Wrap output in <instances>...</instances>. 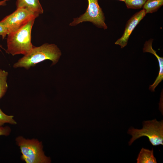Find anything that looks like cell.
Returning <instances> with one entry per match:
<instances>
[{"label": "cell", "instance_id": "1", "mask_svg": "<svg viewBox=\"0 0 163 163\" xmlns=\"http://www.w3.org/2000/svg\"><path fill=\"white\" fill-rule=\"evenodd\" d=\"M61 55V51L57 45L46 43L39 46H34L13 66L14 68L23 67L28 69L31 67L46 60L51 61L52 65H53L58 62Z\"/></svg>", "mask_w": 163, "mask_h": 163}, {"label": "cell", "instance_id": "2", "mask_svg": "<svg viewBox=\"0 0 163 163\" xmlns=\"http://www.w3.org/2000/svg\"><path fill=\"white\" fill-rule=\"evenodd\" d=\"M35 20L28 22L16 32L7 35L6 53L12 56L20 54L24 55L33 48L31 34Z\"/></svg>", "mask_w": 163, "mask_h": 163}, {"label": "cell", "instance_id": "3", "mask_svg": "<svg viewBox=\"0 0 163 163\" xmlns=\"http://www.w3.org/2000/svg\"><path fill=\"white\" fill-rule=\"evenodd\" d=\"M16 141L22 154L21 158L26 163L50 162V158L45 155L43 151L42 143L38 140L19 136Z\"/></svg>", "mask_w": 163, "mask_h": 163}, {"label": "cell", "instance_id": "4", "mask_svg": "<svg viewBox=\"0 0 163 163\" xmlns=\"http://www.w3.org/2000/svg\"><path fill=\"white\" fill-rule=\"evenodd\" d=\"M143 126L141 129L131 128L127 133L132 136L129 142L131 145L136 139L142 136L148 138L149 141L153 146L163 145V121H158L156 119L143 121Z\"/></svg>", "mask_w": 163, "mask_h": 163}, {"label": "cell", "instance_id": "5", "mask_svg": "<svg viewBox=\"0 0 163 163\" xmlns=\"http://www.w3.org/2000/svg\"><path fill=\"white\" fill-rule=\"evenodd\" d=\"M39 14L25 8H19L0 22L6 28L9 34L16 32L28 22L35 20Z\"/></svg>", "mask_w": 163, "mask_h": 163}, {"label": "cell", "instance_id": "6", "mask_svg": "<svg viewBox=\"0 0 163 163\" xmlns=\"http://www.w3.org/2000/svg\"><path fill=\"white\" fill-rule=\"evenodd\" d=\"M88 5L85 12L79 17L74 18L69 26H73L84 22H90L98 28L106 29L105 18L98 0H88Z\"/></svg>", "mask_w": 163, "mask_h": 163}, {"label": "cell", "instance_id": "7", "mask_svg": "<svg viewBox=\"0 0 163 163\" xmlns=\"http://www.w3.org/2000/svg\"><path fill=\"white\" fill-rule=\"evenodd\" d=\"M146 14L143 9L135 14L127 21L122 36L117 40L115 44L120 45L121 48L126 46L133 30Z\"/></svg>", "mask_w": 163, "mask_h": 163}, {"label": "cell", "instance_id": "8", "mask_svg": "<svg viewBox=\"0 0 163 163\" xmlns=\"http://www.w3.org/2000/svg\"><path fill=\"white\" fill-rule=\"evenodd\" d=\"M152 43L150 41L145 43L143 49L144 53H149L153 54L157 59L159 63V71L158 76L154 83L149 86V90L152 92L155 91V89L163 79V58L160 57L156 53V51L154 50L152 47Z\"/></svg>", "mask_w": 163, "mask_h": 163}, {"label": "cell", "instance_id": "9", "mask_svg": "<svg viewBox=\"0 0 163 163\" xmlns=\"http://www.w3.org/2000/svg\"><path fill=\"white\" fill-rule=\"evenodd\" d=\"M16 5V8H25L39 14L43 12L39 0H17Z\"/></svg>", "mask_w": 163, "mask_h": 163}, {"label": "cell", "instance_id": "10", "mask_svg": "<svg viewBox=\"0 0 163 163\" xmlns=\"http://www.w3.org/2000/svg\"><path fill=\"white\" fill-rule=\"evenodd\" d=\"M137 163H156V159L154 156L153 150L142 148L136 159Z\"/></svg>", "mask_w": 163, "mask_h": 163}, {"label": "cell", "instance_id": "11", "mask_svg": "<svg viewBox=\"0 0 163 163\" xmlns=\"http://www.w3.org/2000/svg\"><path fill=\"white\" fill-rule=\"evenodd\" d=\"M163 5V0H147L142 8L146 14L157 11Z\"/></svg>", "mask_w": 163, "mask_h": 163}, {"label": "cell", "instance_id": "12", "mask_svg": "<svg viewBox=\"0 0 163 163\" xmlns=\"http://www.w3.org/2000/svg\"><path fill=\"white\" fill-rule=\"evenodd\" d=\"M8 72L0 69V99L5 94L8 88L7 82Z\"/></svg>", "mask_w": 163, "mask_h": 163}, {"label": "cell", "instance_id": "13", "mask_svg": "<svg viewBox=\"0 0 163 163\" xmlns=\"http://www.w3.org/2000/svg\"><path fill=\"white\" fill-rule=\"evenodd\" d=\"M147 0H125L124 2L128 8L139 9L142 7Z\"/></svg>", "mask_w": 163, "mask_h": 163}, {"label": "cell", "instance_id": "14", "mask_svg": "<svg viewBox=\"0 0 163 163\" xmlns=\"http://www.w3.org/2000/svg\"><path fill=\"white\" fill-rule=\"evenodd\" d=\"M13 117V116L8 115L5 113L0 108V126H2L6 123L16 124L17 123Z\"/></svg>", "mask_w": 163, "mask_h": 163}, {"label": "cell", "instance_id": "15", "mask_svg": "<svg viewBox=\"0 0 163 163\" xmlns=\"http://www.w3.org/2000/svg\"><path fill=\"white\" fill-rule=\"evenodd\" d=\"M11 132V129L9 127L0 126V136H8Z\"/></svg>", "mask_w": 163, "mask_h": 163}, {"label": "cell", "instance_id": "16", "mask_svg": "<svg viewBox=\"0 0 163 163\" xmlns=\"http://www.w3.org/2000/svg\"><path fill=\"white\" fill-rule=\"evenodd\" d=\"M8 34L6 28L0 22V35L1 36L2 39H4Z\"/></svg>", "mask_w": 163, "mask_h": 163}, {"label": "cell", "instance_id": "17", "mask_svg": "<svg viewBox=\"0 0 163 163\" xmlns=\"http://www.w3.org/2000/svg\"><path fill=\"white\" fill-rule=\"evenodd\" d=\"M10 0H3L0 1V7L1 6H5L6 5V2Z\"/></svg>", "mask_w": 163, "mask_h": 163}, {"label": "cell", "instance_id": "18", "mask_svg": "<svg viewBox=\"0 0 163 163\" xmlns=\"http://www.w3.org/2000/svg\"><path fill=\"white\" fill-rule=\"evenodd\" d=\"M0 48H2V46L0 45Z\"/></svg>", "mask_w": 163, "mask_h": 163}, {"label": "cell", "instance_id": "19", "mask_svg": "<svg viewBox=\"0 0 163 163\" xmlns=\"http://www.w3.org/2000/svg\"><path fill=\"white\" fill-rule=\"evenodd\" d=\"M118 0L121 1H123V2H124V1H125V0Z\"/></svg>", "mask_w": 163, "mask_h": 163}]
</instances>
